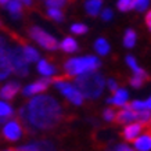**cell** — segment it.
<instances>
[{
    "label": "cell",
    "mask_w": 151,
    "mask_h": 151,
    "mask_svg": "<svg viewBox=\"0 0 151 151\" xmlns=\"http://www.w3.org/2000/svg\"><path fill=\"white\" fill-rule=\"evenodd\" d=\"M19 119L28 132L50 130L63 119V107L51 96H35L18 111Z\"/></svg>",
    "instance_id": "obj_1"
},
{
    "label": "cell",
    "mask_w": 151,
    "mask_h": 151,
    "mask_svg": "<svg viewBox=\"0 0 151 151\" xmlns=\"http://www.w3.org/2000/svg\"><path fill=\"white\" fill-rule=\"evenodd\" d=\"M104 85L105 81L103 75L96 71L79 75L75 79V86L78 87V90L86 99H97L99 96H101V93L104 90Z\"/></svg>",
    "instance_id": "obj_2"
},
{
    "label": "cell",
    "mask_w": 151,
    "mask_h": 151,
    "mask_svg": "<svg viewBox=\"0 0 151 151\" xmlns=\"http://www.w3.org/2000/svg\"><path fill=\"white\" fill-rule=\"evenodd\" d=\"M100 60L94 55H86V57H75L65 61L64 69L67 76H79L83 73L93 72L100 68Z\"/></svg>",
    "instance_id": "obj_3"
},
{
    "label": "cell",
    "mask_w": 151,
    "mask_h": 151,
    "mask_svg": "<svg viewBox=\"0 0 151 151\" xmlns=\"http://www.w3.org/2000/svg\"><path fill=\"white\" fill-rule=\"evenodd\" d=\"M51 82L54 83L55 89H58L61 94L65 97V99H68L72 104L75 105H81L83 103V99L85 97L82 96V93L78 90V87L72 85V83H69L68 81H65V78H55L53 79Z\"/></svg>",
    "instance_id": "obj_4"
},
{
    "label": "cell",
    "mask_w": 151,
    "mask_h": 151,
    "mask_svg": "<svg viewBox=\"0 0 151 151\" xmlns=\"http://www.w3.org/2000/svg\"><path fill=\"white\" fill-rule=\"evenodd\" d=\"M28 35L32 37L39 46H42L43 49H46V50L54 51L58 49V42H57V39L51 36L50 33H47L46 31H43L42 28H39V27L28 28Z\"/></svg>",
    "instance_id": "obj_5"
},
{
    "label": "cell",
    "mask_w": 151,
    "mask_h": 151,
    "mask_svg": "<svg viewBox=\"0 0 151 151\" xmlns=\"http://www.w3.org/2000/svg\"><path fill=\"white\" fill-rule=\"evenodd\" d=\"M10 60H11V67H13L14 73L18 75V76H27L28 72H29V64L24 57L22 47H10Z\"/></svg>",
    "instance_id": "obj_6"
},
{
    "label": "cell",
    "mask_w": 151,
    "mask_h": 151,
    "mask_svg": "<svg viewBox=\"0 0 151 151\" xmlns=\"http://www.w3.org/2000/svg\"><path fill=\"white\" fill-rule=\"evenodd\" d=\"M13 72L11 60H10V47L7 42L0 36V81H3Z\"/></svg>",
    "instance_id": "obj_7"
},
{
    "label": "cell",
    "mask_w": 151,
    "mask_h": 151,
    "mask_svg": "<svg viewBox=\"0 0 151 151\" xmlns=\"http://www.w3.org/2000/svg\"><path fill=\"white\" fill-rule=\"evenodd\" d=\"M3 136L10 142H15L22 136V126L18 121L11 119L9 122H6L4 128H3Z\"/></svg>",
    "instance_id": "obj_8"
},
{
    "label": "cell",
    "mask_w": 151,
    "mask_h": 151,
    "mask_svg": "<svg viewBox=\"0 0 151 151\" xmlns=\"http://www.w3.org/2000/svg\"><path fill=\"white\" fill-rule=\"evenodd\" d=\"M51 83V79L49 78H43V79H39V81H36V82L33 83H29L28 86L24 87V96H36V94H39V93L45 92V90H47V87H49V85Z\"/></svg>",
    "instance_id": "obj_9"
},
{
    "label": "cell",
    "mask_w": 151,
    "mask_h": 151,
    "mask_svg": "<svg viewBox=\"0 0 151 151\" xmlns=\"http://www.w3.org/2000/svg\"><path fill=\"white\" fill-rule=\"evenodd\" d=\"M118 124L121 125H128L132 124V122H136L137 121V111L132 110L128 104L124 107V110H121L118 114H115V119Z\"/></svg>",
    "instance_id": "obj_10"
},
{
    "label": "cell",
    "mask_w": 151,
    "mask_h": 151,
    "mask_svg": "<svg viewBox=\"0 0 151 151\" xmlns=\"http://www.w3.org/2000/svg\"><path fill=\"white\" fill-rule=\"evenodd\" d=\"M15 151H54V146L49 140H42V142L29 143V144L21 146Z\"/></svg>",
    "instance_id": "obj_11"
},
{
    "label": "cell",
    "mask_w": 151,
    "mask_h": 151,
    "mask_svg": "<svg viewBox=\"0 0 151 151\" xmlns=\"http://www.w3.org/2000/svg\"><path fill=\"white\" fill-rule=\"evenodd\" d=\"M142 130H143V124H140V122H132V124H128L125 126L124 132H122V136L125 137V140L133 142L136 137L140 136Z\"/></svg>",
    "instance_id": "obj_12"
},
{
    "label": "cell",
    "mask_w": 151,
    "mask_h": 151,
    "mask_svg": "<svg viewBox=\"0 0 151 151\" xmlns=\"http://www.w3.org/2000/svg\"><path fill=\"white\" fill-rule=\"evenodd\" d=\"M129 100V93L126 89H116L114 92V96L110 97L107 103L112 105H116V107H125L128 104Z\"/></svg>",
    "instance_id": "obj_13"
},
{
    "label": "cell",
    "mask_w": 151,
    "mask_h": 151,
    "mask_svg": "<svg viewBox=\"0 0 151 151\" xmlns=\"http://www.w3.org/2000/svg\"><path fill=\"white\" fill-rule=\"evenodd\" d=\"M19 89H21V86H19L18 82L6 83L4 86L0 89V97L3 100H13L14 97H15V94L19 92Z\"/></svg>",
    "instance_id": "obj_14"
},
{
    "label": "cell",
    "mask_w": 151,
    "mask_h": 151,
    "mask_svg": "<svg viewBox=\"0 0 151 151\" xmlns=\"http://www.w3.org/2000/svg\"><path fill=\"white\" fill-rule=\"evenodd\" d=\"M37 72L43 75L45 78H49V76H53L55 72H57V69L53 64H51L50 61H47V60H39L37 61Z\"/></svg>",
    "instance_id": "obj_15"
},
{
    "label": "cell",
    "mask_w": 151,
    "mask_h": 151,
    "mask_svg": "<svg viewBox=\"0 0 151 151\" xmlns=\"http://www.w3.org/2000/svg\"><path fill=\"white\" fill-rule=\"evenodd\" d=\"M134 148L137 151H150L151 150V133H146L139 136L134 140Z\"/></svg>",
    "instance_id": "obj_16"
},
{
    "label": "cell",
    "mask_w": 151,
    "mask_h": 151,
    "mask_svg": "<svg viewBox=\"0 0 151 151\" xmlns=\"http://www.w3.org/2000/svg\"><path fill=\"white\" fill-rule=\"evenodd\" d=\"M6 9L9 10L10 15L13 18L18 19L22 17V1L21 0H10L6 4Z\"/></svg>",
    "instance_id": "obj_17"
},
{
    "label": "cell",
    "mask_w": 151,
    "mask_h": 151,
    "mask_svg": "<svg viewBox=\"0 0 151 151\" xmlns=\"http://www.w3.org/2000/svg\"><path fill=\"white\" fill-rule=\"evenodd\" d=\"M146 81H148V73L144 71V69H139V71H136V72H133V76L130 78V85H132L133 87H142L143 83L146 82Z\"/></svg>",
    "instance_id": "obj_18"
},
{
    "label": "cell",
    "mask_w": 151,
    "mask_h": 151,
    "mask_svg": "<svg viewBox=\"0 0 151 151\" xmlns=\"http://www.w3.org/2000/svg\"><path fill=\"white\" fill-rule=\"evenodd\" d=\"M22 47V53H24V57L25 60L28 61V64H31V63H35V61H39V51L35 50L33 47H31L29 45H21Z\"/></svg>",
    "instance_id": "obj_19"
},
{
    "label": "cell",
    "mask_w": 151,
    "mask_h": 151,
    "mask_svg": "<svg viewBox=\"0 0 151 151\" xmlns=\"http://www.w3.org/2000/svg\"><path fill=\"white\" fill-rule=\"evenodd\" d=\"M58 47L65 53H75L78 50V43L73 37H65L64 40L58 45Z\"/></svg>",
    "instance_id": "obj_20"
},
{
    "label": "cell",
    "mask_w": 151,
    "mask_h": 151,
    "mask_svg": "<svg viewBox=\"0 0 151 151\" xmlns=\"http://www.w3.org/2000/svg\"><path fill=\"white\" fill-rule=\"evenodd\" d=\"M85 9H86L89 15L96 17V15H99L101 10V0H87L85 3Z\"/></svg>",
    "instance_id": "obj_21"
},
{
    "label": "cell",
    "mask_w": 151,
    "mask_h": 151,
    "mask_svg": "<svg viewBox=\"0 0 151 151\" xmlns=\"http://www.w3.org/2000/svg\"><path fill=\"white\" fill-rule=\"evenodd\" d=\"M94 50L100 55H107L110 53V45H108V42L105 40L104 37H99L94 42Z\"/></svg>",
    "instance_id": "obj_22"
},
{
    "label": "cell",
    "mask_w": 151,
    "mask_h": 151,
    "mask_svg": "<svg viewBox=\"0 0 151 151\" xmlns=\"http://www.w3.org/2000/svg\"><path fill=\"white\" fill-rule=\"evenodd\" d=\"M136 32L133 31V29H126V32H125V36H124V45L125 47H128V49H132L134 45H136Z\"/></svg>",
    "instance_id": "obj_23"
},
{
    "label": "cell",
    "mask_w": 151,
    "mask_h": 151,
    "mask_svg": "<svg viewBox=\"0 0 151 151\" xmlns=\"http://www.w3.org/2000/svg\"><path fill=\"white\" fill-rule=\"evenodd\" d=\"M11 115H13V108L6 101H0V122H4Z\"/></svg>",
    "instance_id": "obj_24"
},
{
    "label": "cell",
    "mask_w": 151,
    "mask_h": 151,
    "mask_svg": "<svg viewBox=\"0 0 151 151\" xmlns=\"http://www.w3.org/2000/svg\"><path fill=\"white\" fill-rule=\"evenodd\" d=\"M47 17L51 19H54V21H57V22H63V21H64V13L60 9L49 7V10H47Z\"/></svg>",
    "instance_id": "obj_25"
},
{
    "label": "cell",
    "mask_w": 151,
    "mask_h": 151,
    "mask_svg": "<svg viewBox=\"0 0 151 151\" xmlns=\"http://www.w3.org/2000/svg\"><path fill=\"white\" fill-rule=\"evenodd\" d=\"M134 1L136 0H118V3H116V7H118L121 11H130L132 9H134Z\"/></svg>",
    "instance_id": "obj_26"
},
{
    "label": "cell",
    "mask_w": 151,
    "mask_h": 151,
    "mask_svg": "<svg viewBox=\"0 0 151 151\" xmlns=\"http://www.w3.org/2000/svg\"><path fill=\"white\" fill-rule=\"evenodd\" d=\"M67 1H73V0H46V6L53 9H61L67 4Z\"/></svg>",
    "instance_id": "obj_27"
},
{
    "label": "cell",
    "mask_w": 151,
    "mask_h": 151,
    "mask_svg": "<svg viewBox=\"0 0 151 151\" xmlns=\"http://www.w3.org/2000/svg\"><path fill=\"white\" fill-rule=\"evenodd\" d=\"M71 32L75 35H85L87 32V27L85 24H73L71 27Z\"/></svg>",
    "instance_id": "obj_28"
},
{
    "label": "cell",
    "mask_w": 151,
    "mask_h": 151,
    "mask_svg": "<svg viewBox=\"0 0 151 151\" xmlns=\"http://www.w3.org/2000/svg\"><path fill=\"white\" fill-rule=\"evenodd\" d=\"M132 110H134V111H143V110H147V107H146V103L144 101H142V100H134V101H132L130 104H128Z\"/></svg>",
    "instance_id": "obj_29"
},
{
    "label": "cell",
    "mask_w": 151,
    "mask_h": 151,
    "mask_svg": "<svg viewBox=\"0 0 151 151\" xmlns=\"http://www.w3.org/2000/svg\"><path fill=\"white\" fill-rule=\"evenodd\" d=\"M126 64L130 67V69H132L133 72H136V71L140 69V67L137 65V61H136V58H134L133 55H128V57H126Z\"/></svg>",
    "instance_id": "obj_30"
},
{
    "label": "cell",
    "mask_w": 151,
    "mask_h": 151,
    "mask_svg": "<svg viewBox=\"0 0 151 151\" xmlns=\"http://www.w3.org/2000/svg\"><path fill=\"white\" fill-rule=\"evenodd\" d=\"M148 3H150V0H136L134 1V9L137 11H144L148 7Z\"/></svg>",
    "instance_id": "obj_31"
},
{
    "label": "cell",
    "mask_w": 151,
    "mask_h": 151,
    "mask_svg": "<svg viewBox=\"0 0 151 151\" xmlns=\"http://www.w3.org/2000/svg\"><path fill=\"white\" fill-rule=\"evenodd\" d=\"M103 118H104L105 121H108V122L114 121L115 119V111L112 110V108H107V110H104V112H103Z\"/></svg>",
    "instance_id": "obj_32"
},
{
    "label": "cell",
    "mask_w": 151,
    "mask_h": 151,
    "mask_svg": "<svg viewBox=\"0 0 151 151\" xmlns=\"http://www.w3.org/2000/svg\"><path fill=\"white\" fill-rule=\"evenodd\" d=\"M112 11H111L110 9H104L103 10V13H101V18L104 19V21H110V19H112Z\"/></svg>",
    "instance_id": "obj_33"
},
{
    "label": "cell",
    "mask_w": 151,
    "mask_h": 151,
    "mask_svg": "<svg viewBox=\"0 0 151 151\" xmlns=\"http://www.w3.org/2000/svg\"><path fill=\"white\" fill-rule=\"evenodd\" d=\"M112 151H133L132 147L126 146V144H118Z\"/></svg>",
    "instance_id": "obj_34"
},
{
    "label": "cell",
    "mask_w": 151,
    "mask_h": 151,
    "mask_svg": "<svg viewBox=\"0 0 151 151\" xmlns=\"http://www.w3.org/2000/svg\"><path fill=\"white\" fill-rule=\"evenodd\" d=\"M107 85H108V89H110L111 92H115V90L118 89V83H116V81H114V79H110V81L107 82Z\"/></svg>",
    "instance_id": "obj_35"
},
{
    "label": "cell",
    "mask_w": 151,
    "mask_h": 151,
    "mask_svg": "<svg viewBox=\"0 0 151 151\" xmlns=\"http://www.w3.org/2000/svg\"><path fill=\"white\" fill-rule=\"evenodd\" d=\"M146 24L151 28V10L147 13V15H146Z\"/></svg>",
    "instance_id": "obj_36"
},
{
    "label": "cell",
    "mask_w": 151,
    "mask_h": 151,
    "mask_svg": "<svg viewBox=\"0 0 151 151\" xmlns=\"http://www.w3.org/2000/svg\"><path fill=\"white\" fill-rule=\"evenodd\" d=\"M144 103H146V107H147V110H148V111H151V96L148 97V99H147V100L144 101Z\"/></svg>",
    "instance_id": "obj_37"
},
{
    "label": "cell",
    "mask_w": 151,
    "mask_h": 151,
    "mask_svg": "<svg viewBox=\"0 0 151 151\" xmlns=\"http://www.w3.org/2000/svg\"><path fill=\"white\" fill-rule=\"evenodd\" d=\"M9 1H10V0H0V6H6Z\"/></svg>",
    "instance_id": "obj_38"
},
{
    "label": "cell",
    "mask_w": 151,
    "mask_h": 151,
    "mask_svg": "<svg viewBox=\"0 0 151 151\" xmlns=\"http://www.w3.org/2000/svg\"><path fill=\"white\" fill-rule=\"evenodd\" d=\"M21 1H24V3L28 6H31V3H32V0H21Z\"/></svg>",
    "instance_id": "obj_39"
},
{
    "label": "cell",
    "mask_w": 151,
    "mask_h": 151,
    "mask_svg": "<svg viewBox=\"0 0 151 151\" xmlns=\"http://www.w3.org/2000/svg\"><path fill=\"white\" fill-rule=\"evenodd\" d=\"M148 125H150V132L148 133H151V119H150V122H148Z\"/></svg>",
    "instance_id": "obj_40"
},
{
    "label": "cell",
    "mask_w": 151,
    "mask_h": 151,
    "mask_svg": "<svg viewBox=\"0 0 151 151\" xmlns=\"http://www.w3.org/2000/svg\"><path fill=\"white\" fill-rule=\"evenodd\" d=\"M4 151H15V150H11V148H9V150H4Z\"/></svg>",
    "instance_id": "obj_41"
},
{
    "label": "cell",
    "mask_w": 151,
    "mask_h": 151,
    "mask_svg": "<svg viewBox=\"0 0 151 151\" xmlns=\"http://www.w3.org/2000/svg\"><path fill=\"white\" fill-rule=\"evenodd\" d=\"M150 29H151V28H150Z\"/></svg>",
    "instance_id": "obj_42"
}]
</instances>
